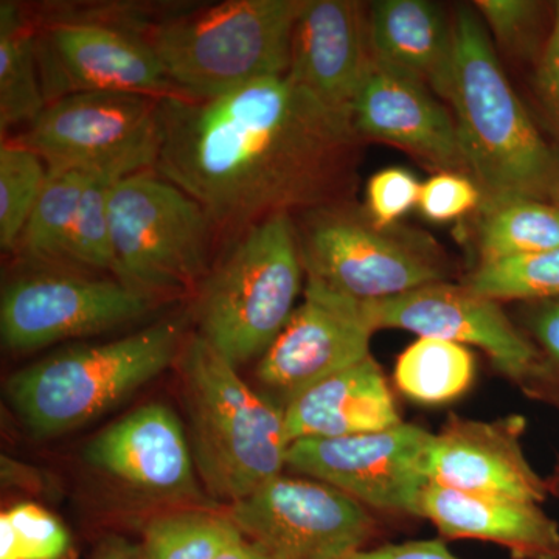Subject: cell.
<instances>
[{"label": "cell", "instance_id": "1", "mask_svg": "<svg viewBox=\"0 0 559 559\" xmlns=\"http://www.w3.org/2000/svg\"><path fill=\"white\" fill-rule=\"evenodd\" d=\"M154 171L231 238L277 213L340 202L355 162L347 112L288 75L213 100L164 97Z\"/></svg>", "mask_w": 559, "mask_h": 559}, {"label": "cell", "instance_id": "2", "mask_svg": "<svg viewBox=\"0 0 559 559\" xmlns=\"http://www.w3.org/2000/svg\"><path fill=\"white\" fill-rule=\"evenodd\" d=\"M450 103L471 179L484 202L559 204V148L540 134L511 87L479 14L463 7L454 21Z\"/></svg>", "mask_w": 559, "mask_h": 559}, {"label": "cell", "instance_id": "3", "mask_svg": "<svg viewBox=\"0 0 559 559\" xmlns=\"http://www.w3.org/2000/svg\"><path fill=\"white\" fill-rule=\"evenodd\" d=\"M178 362L187 436L209 495L230 506L282 476L290 447L285 411L197 333Z\"/></svg>", "mask_w": 559, "mask_h": 559}, {"label": "cell", "instance_id": "4", "mask_svg": "<svg viewBox=\"0 0 559 559\" xmlns=\"http://www.w3.org/2000/svg\"><path fill=\"white\" fill-rule=\"evenodd\" d=\"M186 341L183 320L170 319L120 340L72 345L11 374L5 396L32 436H62L116 409L178 362Z\"/></svg>", "mask_w": 559, "mask_h": 559}, {"label": "cell", "instance_id": "5", "mask_svg": "<svg viewBox=\"0 0 559 559\" xmlns=\"http://www.w3.org/2000/svg\"><path fill=\"white\" fill-rule=\"evenodd\" d=\"M304 274L293 215L253 224L231 240L194 293L198 336L237 369L259 360L296 311Z\"/></svg>", "mask_w": 559, "mask_h": 559}, {"label": "cell", "instance_id": "6", "mask_svg": "<svg viewBox=\"0 0 559 559\" xmlns=\"http://www.w3.org/2000/svg\"><path fill=\"white\" fill-rule=\"evenodd\" d=\"M304 0H227L162 20L145 32L180 97L213 100L288 73Z\"/></svg>", "mask_w": 559, "mask_h": 559}, {"label": "cell", "instance_id": "7", "mask_svg": "<svg viewBox=\"0 0 559 559\" xmlns=\"http://www.w3.org/2000/svg\"><path fill=\"white\" fill-rule=\"evenodd\" d=\"M108 213L114 278L156 301L197 290L218 229L193 198L140 171L110 186Z\"/></svg>", "mask_w": 559, "mask_h": 559}, {"label": "cell", "instance_id": "8", "mask_svg": "<svg viewBox=\"0 0 559 559\" xmlns=\"http://www.w3.org/2000/svg\"><path fill=\"white\" fill-rule=\"evenodd\" d=\"M296 231L307 280L349 299H392L447 277L430 241L380 229L342 201L305 210Z\"/></svg>", "mask_w": 559, "mask_h": 559}, {"label": "cell", "instance_id": "9", "mask_svg": "<svg viewBox=\"0 0 559 559\" xmlns=\"http://www.w3.org/2000/svg\"><path fill=\"white\" fill-rule=\"evenodd\" d=\"M160 100L135 92H84L47 103L16 142L49 170L120 180L154 170L160 150Z\"/></svg>", "mask_w": 559, "mask_h": 559}, {"label": "cell", "instance_id": "10", "mask_svg": "<svg viewBox=\"0 0 559 559\" xmlns=\"http://www.w3.org/2000/svg\"><path fill=\"white\" fill-rule=\"evenodd\" d=\"M3 282L0 337L11 353L97 336L148 316L159 301L117 278L62 267L31 266Z\"/></svg>", "mask_w": 559, "mask_h": 559}, {"label": "cell", "instance_id": "11", "mask_svg": "<svg viewBox=\"0 0 559 559\" xmlns=\"http://www.w3.org/2000/svg\"><path fill=\"white\" fill-rule=\"evenodd\" d=\"M227 518L270 559H347L374 532L366 506L311 477L278 476Z\"/></svg>", "mask_w": 559, "mask_h": 559}, {"label": "cell", "instance_id": "12", "mask_svg": "<svg viewBox=\"0 0 559 559\" xmlns=\"http://www.w3.org/2000/svg\"><path fill=\"white\" fill-rule=\"evenodd\" d=\"M36 60L47 103L84 92L180 97L145 33L109 21L50 20L36 25Z\"/></svg>", "mask_w": 559, "mask_h": 559}, {"label": "cell", "instance_id": "13", "mask_svg": "<svg viewBox=\"0 0 559 559\" xmlns=\"http://www.w3.org/2000/svg\"><path fill=\"white\" fill-rule=\"evenodd\" d=\"M433 433L401 423L380 432L294 441L288 468L341 489L362 506L417 516L429 484L426 452Z\"/></svg>", "mask_w": 559, "mask_h": 559}, {"label": "cell", "instance_id": "14", "mask_svg": "<svg viewBox=\"0 0 559 559\" xmlns=\"http://www.w3.org/2000/svg\"><path fill=\"white\" fill-rule=\"evenodd\" d=\"M373 333L362 301L307 280L305 300L257 360V390L285 411L312 385L370 356Z\"/></svg>", "mask_w": 559, "mask_h": 559}, {"label": "cell", "instance_id": "15", "mask_svg": "<svg viewBox=\"0 0 559 559\" xmlns=\"http://www.w3.org/2000/svg\"><path fill=\"white\" fill-rule=\"evenodd\" d=\"M373 331H412L484 349L511 380L536 388L543 374V356L528 337L510 322L498 301L479 296L465 285L439 282L392 299L362 301Z\"/></svg>", "mask_w": 559, "mask_h": 559}, {"label": "cell", "instance_id": "16", "mask_svg": "<svg viewBox=\"0 0 559 559\" xmlns=\"http://www.w3.org/2000/svg\"><path fill=\"white\" fill-rule=\"evenodd\" d=\"M83 459L92 471L146 502L202 499L186 426L165 404H146L114 421L86 444Z\"/></svg>", "mask_w": 559, "mask_h": 559}, {"label": "cell", "instance_id": "17", "mask_svg": "<svg viewBox=\"0 0 559 559\" xmlns=\"http://www.w3.org/2000/svg\"><path fill=\"white\" fill-rule=\"evenodd\" d=\"M527 421L521 415L479 421L451 415L426 452L429 481L485 498L540 503L550 495L522 450Z\"/></svg>", "mask_w": 559, "mask_h": 559}, {"label": "cell", "instance_id": "18", "mask_svg": "<svg viewBox=\"0 0 559 559\" xmlns=\"http://www.w3.org/2000/svg\"><path fill=\"white\" fill-rule=\"evenodd\" d=\"M349 120L358 138L392 143L443 173L469 176L454 116L426 84L399 70L373 60Z\"/></svg>", "mask_w": 559, "mask_h": 559}, {"label": "cell", "instance_id": "19", "mask_svg": "<svg viewBox=\"0 0 559 559\" xmlns=\"http://www.w3.org/2000/svg\"><path fill=\"white\" fill-rule=\"evenodd\" d=\"M371 64L367 7L353 0H304L286 73L294 83L349 116Z\"/></svg>", "mask_w": 559, "mask_h": 559}, {"label": "cell", "instance_id": "20", "mask_svg": "<svg viewBox=\"0 0 559 559\" xmlns=\"http://www.w3.org/2000/svg\"><path fill=\"white\" fill-rule=\"evenodd\" d=\"M417 516L447 539L488 540L514 559H559V525L538 503L466 495L429 481Z\"/></svg>", "mask_w": 559, "mask_h": 559}, {"label": "cell", "instance_id": "21", "mask_svg": "<svg viewBox=\"0 0 559 559\" xmlns=\"http://www.w3.org/2000/svg\"><path fill=\"white\" fill-rule=\"evenodd\" d=\"M401 423L384 371L371 356L312 385L285 409L290 444L380 432Z\"/></svg>", "mask_w": 559, "mask_h": 559}, {"label": "cell", "instance_id": "22", "mask_svg": "<svg viewBox=\"0 0 559 559\" xmlns=\"http://www.w3.org/2000/svg\"><path fill=\"white\" fill-rule=\"evenodd\" d=\"M373 60L421 81L444 98L454 61V24L428 0H378L369 9Z\"/></svg>", "mask_w": 559, "mask_h": 559}, {"label": "cell", "instance_id": "23", "mask_svg": "<svg viewBox=\"0 0 559 559\" xmlns=\"http://www.w3.org/2000/svg\"><path fill=\"white\" fill-rule=\"evenodd\" d=\"M36 25L20 3L0 2V130L32 123L47 106L36 60Z\"/></svg>", "mask_w": 559, "mask_h": 559}, {"label": "cell", "instance_id": "24", "mask_svg": "<svg viewBox=\"0 0 559 559\" xmlns=\"http://www.w3.org/2000/svg\"><path fill=\"white\" fill-rule=\"evenodd\" d=\"M90 176L75 170H49L43 193L14 249L22 264L70 270V237Z\"/></svg>", "mask_w": 559, "mask_h": 559}, {"label": "cell", "instance_id": "25", "mask_svg": "<svg viewBox=\"0 0 559 559\" xmlns=\"http://www.w3.org/2000/svg\"><path fill=\"white\" fill-rule=\"evenodd\" d=\"M480 263L559 249V205L532 200L481 202Z\"/></svg>", "mask_w": 559, "mask_h": 559}, {"label": "cell", "instance_id": "26", "mask_svg": "<svg viewBox=\"0 0 559 559\" xmlns=\"http://www.w3.org/2000/svg\"><path fill=\"white\" fill-rule=\"evenodd\" d=\"M474 358L465 345L418 337L396 362V385L407 399L439 406L459 399L474 380Z\"/></svg>", "mask_w": 559, "mask_h": 559}, {"label": "cell", "instance_id": "27", "mask_svg": "<svg viewBox=\"0 0 559 559\" xmlns=\"http://www.w3.org/2000/svg\"><path fill=\"white\" fill-rule=\"evenodd\" d=\"M240 530L227 514L193 507L153 518L143 532V559H216Z\"/></svg>", "mask_w": 559, "mask_h": 559}, {"label": "cell", "instance_id": "28", "mask_svg": "<svg viewBox=\"0 0 559 559\" xmlns=\"http://www.w3.org/2000/svg\"><path fill=\"white\" fill-rule=\"evenodd\" d=\"M463 285L498 304L559 299V249L479 263Z\"/></svg>", "mask_w": 559, "mask_h": 559}, {"label": "cell", "instance_id": "29", "mask_svg": "<svg viewBox=\"0 0 559 559\" xmlns=\"http://www.w3.org/2000/svg\"><path fill=\"white\" fill-rule=\"evenodd\" d=\"M49 167L38 153L16 140L0 146V246L14 252L22 231L31 219Z\"/></svg>", "mask_w": 559, "mask_h": 559}, {"label": "cell", "instance_id": "30", "mask_svg": "<svg viewBox=\"0 0 559 559\" xmlns=\"http://www.w3.org/2000/svg\"><path fill=\"white\" fill-rule=\"evenodd\" d=\"M70 546L69 530L38 503H14L0 514V559H62Z\"/></svg>", "mask_w": 559, "mask_h": 559}, {"label": "cell", "instance_id": "31", "mask_svg": "<svg viewBox=\"0 0 559 559\" xmlns=\"http://www.w3.org/2000/svg\"><path fill=\"white\" fill-rule=\"evenodd\" d=\"M114 180L91 175L81 194L79 213L69 246V267L73 271L112 274V249L108 201Z\"/></svg>", "mask_w": 559, "mask_h": 559}, {"label": "cell", "instance_id": "32", "mask_svg": "<svg viewBox=\"0 0 559 559\" xmlns=\"http://www.w3.org/2000/svg\"><path fill=\"white\" fill-rule=\"evenodd\" d=\"M421 183L404 168H385L371 176L367 186V215L380 229L393 224L418 205Z\"/></svg>", "mask_w": 559, "mask_h": 559}, {"label": "cell", "instance_id": "33", "mask_svg": "<svg viewBox=\"0 0 559 559\" xmlns=\"http://www.w3.org/2000/svg\"><path fill=\"white\" fill-rule=\"evenodd\" d=\"M481 202L484 193L476 180L459 173L440 171L421 183L417 207L426 218L447 223L480 207Z\"/></svg>", "mask_w": 559, "mask_h": 559}, {"label": "cell", "instance_id": "34", "mask_svg": "<svg viewBox=\"0 0 559 559\" xmlns=\"http://www.w3.org/2000/svg\"><path fill=\"white\" fill-rule=\"evenodd\" d=\"M533 305L528 316L530 333L543 356V374L533 392L559 407V299Z\"/></svg>", "mask_w": 559, "mask_h": 559}, {"label": "cell", "instance_id": "35", "mask_svg": "<svg viewBox=\"0 0 559 559\" xmlns=\"http://www.w3.org/2000/svg\"><path fill=\"white\" fill-rule=\"evenodd\" d=\"M476 10L485 27L507 49L524 46L538 17L539 3L528 0H477Z\"/></svg>", "mask_w": 559, "mask_h": 559}, {"label": "cell", "instance_id": "36", "mask_svg": "<svg viewBox=\"0 0 559 559\" xmlns=\"http://www.w3.org/2000/svg\"><path fill=\"white\" fill-rule=\"evenodd\" d=\"M535 87L540 108L559 140V2L555 7L554 25L546 49L536 69Z\"/></svg>", "mask_w": 559, "mask_h": 559}, {"label": "cell", "instance_id": "37", "mask_svg": "<svg viewBox=\"0 0 559 559\" xmlns=\"http://www.w3.org/2000/svg\"><path fill=\"white\" fill-rule=\"evenodd\" d=\"M347 559H459L443 540H411L359 550Z\"/></svg>", "mask_w": 559, "mask_h": 559}, {"label": "cell", "instance_id": "38", "mask_svg": "<svg viewBox=\"0 0 559 559\" xmlns=\"http://www.w3.org/2000/svg\"><path fill=\"white\" fill-rule=\"evenodd\" d=\"M92 559H143L140 546L119 536L103 540Z\"/></svg>", "mask_w": 559, "mask_h": 559}, {"label": "cell", "instance_id": "39", "mask_svg": "<svg viewBox=\"0 0 559 559\" xmlns=\"http://www.w3.org/2000/svg\"><path fill=\"white\" fill-rule=\"evenodd\" d=\"M216 559H270L266 555L238 533Z\"/></svg>", "mask_w": 559, "mask_h": 559}, {"label": "cell", "instance_id": "40", "mask_svg": "<svg viewBox=\"0 0 559 559\" xmlns=\"http://www.w3.org/2000/svg\"><path fill=\"white\" fill-rule=\"evenodd\" d=\"M547 487H549L550 495L557 496L559 499V460L557 465H555L554 473L547 479Z\"/></svg>", "mask_w": 559, "mask_h": 559}, {"label": "cell", "instance_id": "41", "mask_svg": "<svg viewBox=\"0 0 559 559\" xmlns=\"http://www.w3.org/2000/svg\"><path fill=\"white\" fill-rule=\"evenodd\" d=\"M559 205V204H558Z\"/></svg>", "mask_w": 559, "mask_h": 559}]
</instances>
